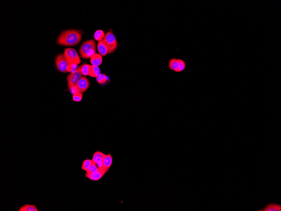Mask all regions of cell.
I'll list each match as a JSON object with an SVG mask.
<instances>
[{
  "mask_svg": "<svg viewBox=\"0 0 281 211\" xmlns=\"http://www.w3.org/2000/svg\"><path fill=\"white\" fill-rule=\"evenodd\" d=\"M82 40V34L76 29L64 30L59 35L57 43L63 46H73L79 44Z\"/></svg>",
  "mask_w": 281,
  "mask_h": 211,
  "instance_id": "obj_1",
  "label": "cell"
},
{
  "mask_svg": "<svg viewBox=\"0 0 281 211\" xmlns=\"http://www.w3.org/2000/svg\"><path fill=\"white\" fill-rule=\"evenodd\" d=\"M96 50L97 45L94 40H87L81 45L79 49V54L83 59H89L96 53Z\"/></svg>",
  "mask_w": 281,
  "mask_h": 211,
  "instance_id": "obj_2",
  "label": "cell"
},
{
  "mask_svg": "<svg viewBox=\"0 0 281 211\" xmlns=\"http://www.w3.org/2000/svg\"><path fill=\"white\" fill-rule=\"evenodd\" d=\"M103 41L107 48L108 54L113 53L118 47L117 39L112 32L109 31L107 33Z\"/></svg>",
  "mask_w": 281,
  "mask_h": 211,
  "instance_id": "obj_3",
  "label": "cell"
},
{
  "mask_svg": "<svg viewBox=\"0 0 281 211\" xmlns=\"http://www.w3.org/2000/svg\"><path fill=\"white\" fill-rule=\"evenodd\" d=\"M81 66L82 65H80L74 71L71 72L70 74L67 76L66 80L68 85V89L69 90L75 86V85L76 84L78 81L83 76L81 71Z\"/></svg>",
  "mask_w": 281,
  "mask_h": 211,
  "instance_id": "obj_4",
  "label": "cell"
},
{
  "mask_svg": "<svg viewBox=\"0 0 281 211\" xmlns=\"http://www.w3.org/2000/svg\"><path fill=\"white\" fill-rule=\"evenodd\" d=\"M64 55L69 63H73L79 65L81 62V60L76 50L72 48L65 49Z\"/></svg>",
  "mask_w": 281,
  "mask_h": 211,
  "instance_id": "obj_5",
  "label": "cell"
},
{
  "mask_svg": "<svg viewBox=\"0 0 281 211\" xmlns=\"http://www.w3.org/2000/svg\"><path fill=\"white\" fill-rule=\"evenodd\" d=\"M69 62L67 61L64 54L58 55L55 59L56 67L59 71L65 73L68 72L67 69Z\"/></svg>",
  "mask_w": 281,
  "mask_h": 211,
  "instance_id": "obj_6",
  "label": "cell"
},
{
  "mask_svg": "<svg viewBox=\"0 0 281 211\" xmlns=\"http://www.w3.org/2000/svg\"><path fill=\"white\" fill-rule=\"evenodd\" d=\"M90 85V83L88 79L85 76H82L75 86L78 89L79 93L83 94L87 90Z\"/></svg>",
  "mask_w": 281,
  "mask_h": 211,
  "instance_id": "obj_7",
  "label": "cell"
},
{
  "mask_svg": "<svg viewBox=\"0 0 281 211\" xmlns=\"http://www.w3.org/2000/svg\"><path fill=\"white\" fill-rule=\"evenodd\" d=\"M107 172L105 171L99 169V170L96 172L91 173H86L85 176L87 178L89 179L92 181H97L101 179Z\"/></svg>",
  "mask_w": 281,
  "mask_h": 211,
  "instance_id": "obj_8",
  "label": "cell"
},
{
  "mask_svg": "<svg viewBox=\"0 0 281 211\" xmlns=\"http://www.w3.org/2000/svg\"><path fill=\"white\" fill-rule=\"evenodd\" d=\"M168 68L171 71L175 72L178 69L179 67V62L178 59L176 58H172L169 60L168 65Z\"/></svg>",
  "mask_w": 281,
  "mask_h": 211,
  "instance_id": "obj_9",
  "label": "cell"
},
{
  "mask_svg": "<svg viewBox=\"0 0 281 211\" xmlns=\"http://www.w3.org/2000/svg\"><path fill=\"white\" fill-rule=\"evenodd\" d=\"M91 63L92 65L99 66L101 65L102 62V56L100 54H95L90 58Z\"/></svg>",
  "mask_w": 281,
  "mask_h": 211,
  "instance_id": "obj_10",
  "label": "cell"
},
{
  "mask_svg": "<svg viewBox=\"0 0 281 211\" xmlns=\"http://www.w3.org/2000/svg\"><path fill=\"white\" fill-rule=\"evenodd\" d=\"M97 49L99 53L101 56H105L108 54V49L103 40L99 41L97 45Z\"/></svg>",
  "mask_w": 281,
  "mask_h": 211,
  "instance_id": "obj_11",
  "label": "cell"
},
{
  "mask_svg": "<svg viewBox=\"0 0 281 211\" xmlns=\"http://www.w3.org/2000/svg\"><path fill=\"white\" fill-rule=\"evenodd\" d=\"M113 156L111 154L109 153L106 155L103 158V165L107 171L109 170L113 164Z\"/></svg>",
  "mask_w": 281,
  "mask_h": 211,
  "instance_id": "obj_12",
  "label": "cell"
},
{
  "mask_svg": "<svg viewBox=\"0 0 281 211\" xmlns=\"http://www.w3.org/2000/svg\"><path fill=\"white\" fill-rule=\"evenodd\" d=\"M263 211H281L280 205L275 203H271L268 204L262 209Z\"/></svg>",
  "mask_w": 281,
  "mask_h": 211,
  "instance_id": "obj_13",
  "label": "cell"
},
{
  "mask_svg": "<svg viewBox=\"0 0 281 211\" xmlns=\"http://www.w3.org/2000/svg\"><path fill=\"white\" fill-rule=\"evenodd\" d=\"M106 155V154L103 153L101 152L96 151L94 154L92 160L95 163L102 162L103 161V158Z\"/></svg>",
  "mask_w": 281,
  "mask_h": 211,
  "instance_id": "obj_14",
  "label": "cell"
},
{
  "mask_svg": "<svg viewBox=\"0 0 281 211\" xmlns=\"http://www.w3.org/2000/svg\"><path fill=\"white\" fill-rule=\"evenodd\" d=\"M100 74H101V71H100L99 67L91 65L90 72L89 75V76H91L92 77L97 78V76H99Z\"/></svg>",
  "mask_w": 281,
  "mask_h": 211,
  "instance_id": "obj_15",
  "label": "cell"
},
{
  "mask_svg": "<svg viewBox=\"0 0 281 211\" xmlns=\"http://www.w3.org/2000/svg\"><path fill=\"white\" fill-rule=\"evenodd\" d=\"M91 67V65L86 63L82 65L81 71L83 76H89Z\"/></svg>",
  "mask_w": 281,
  "mask_h": 211,
  "instance_id": "obj_16",
  "label": "cell"
},
{
  "mask_svg": "<svg viewBox=\"0 0 281 211\" xmlns=\"http://www.w3.org/2000/svg\"><path fill=\"white\" fill-rule=\"evenodd\" d=\"M19 211H38L37 208L35 205L25 204L19 209Z\"/></svg>",
  "mask_w": 281,
  "mask_h": 211,
  "instance_id": "obj_17",
  "label": "cell"
},
{
  "mask_svg": "<svg viewBox=\"0 0 281 211\" xmlns=\"http://www.w3.org/2000/svg\"><path fill=\"white\" fill-rule=\"evenodd\" d=\"M105 35L104 34V32L102 30H97L95 32L94 34V38L95 40L97 41H101L104 38Z\"/></svg>",
  "mask_w": 281,
  "mask_h": 211,
  "instance_id": "obj_18",
  "label": "cell"
},
{
  "mask_svg": "<svg viewBox=\"0 0 281 211\" xmlns=\"http://www.w3.org/2000/svg\"><path fill=\"white\" fill-rule=\"evenodd\" d=\"M94 162L93 161L92 159H86L84 160L83 162V164H82V166H81V169H82V170L86 171L88 169L90 166H91L92 164H93Z\"/></svg>",
  "mask_w": 281,
  "mask_h": 211,
  "instance_id": "obj_19",
  "label": "cell"
},
{
  "mask_svg": "<svg viewBox=\"0 0 281 211\" xmlns=\"http://www.w3.org/2000/svg\"><path fill=\"white\" fill-rule=\"evenodd\" d=\"M178 61L179 62V67H178V69L175 72L176 73H181V72L184 71L186 68V63L184 60L178 59Z\"/></svg>",
  "mask_w": 281,
  "mask_h": 211,
  "instance_id": "obj_20",
  "label": "cell"
},
{
  "mask_svg": "<svg viewBox=\"0 0 281 211\" xmlns=\"http://www.w3.org/2000/svg\"><path fill=\"white\" fill-rule=\"evenodd\" d=\"M96 80L99 84H103L107 80V77L105 74H101L96 78Z\"/></svg>",
  "mask_w": 281,
  "mask_h": 211,
  "instance_id": "obj_21",
  "label": "cell"
},
{
  "mask_svg": "<svg viewBox=\"0 0 281 211\" xmlns=\"http://www.w3.org/2000/svg\"><path fill=\"white\" fill-rule=\"evenodd\" d=\"M99 170V168L97 167L96 163L94 162L93 164H92L91 166H90L88 169L86 171V172L87 173H94L97 172Z\"/></svg>",
  "mask_w": 281,
  "mask_h": 211,
  "instance_id": "obj_22",
  "label": "cell"
},
{
  "mask_svg": "<svg viewBox=\"0 0 281 211\" xmlns=\"http://www.w3.org/2000/svg\"><path fill=\"white\" fill-rule=\"evenodd\" d=\"M83 98V94L81 93H78L76 94H73V99L74 101L76 102H79L81 101Z\"/></svg>",
  "mask_w": 281,
  "mask_h": 211,
  "instance_id": "obj_23",
  "label": "cell"
},
{
  "mask_svg": "<svg viewBox=\"0 0 281 211\" xmlns=\"http://www.w3.org/2000/svg\"><path fill=\"white\" fill-rule=\"evenodd\" d=\"M78 65L75 64L69 63L67 69V71L68 72H72L74 71L76 69L78 68Z\"/></svg>",
  "mask_w": 281,
  "mask_h": 211,
  "instance_id": "obj_24",
  "label": "cell"
},
{
  "mask_svg": "<svg viewBox=\"0 0 281 211\" xmlns=\"http://www.w3.org/2000/svg\"><path fill=\"white\" fill-rule=\"evenodd\" d=\"M96 165L97 166V167L99 168V169H101V170L105 171L107 172V171L106 170V169H105V167H104V165H103V162H97V163H96Z\"/></svg>",
  "mask_w": 281,
  "mask_h": 211,
  "instance_id": "obj_25",
  "label": "cell"
},
{
  "mask_svg": "<svg viewBox=\"0 0 281 211\" xmlns=\"http://www.w3.org/2000/svg\"><path fill=\"white\" fill-rule=\"evenodd\" d=\"M71 92V93H72L73 94H76V93H79V91H78V89H77V88L76 87L74 86L70 90Z\"/></svg>",
  "mask_w": 281,
  "mask_h": 211,
  "instance_id": "obj_26",
  "label": "cell"
}]
</instances>
